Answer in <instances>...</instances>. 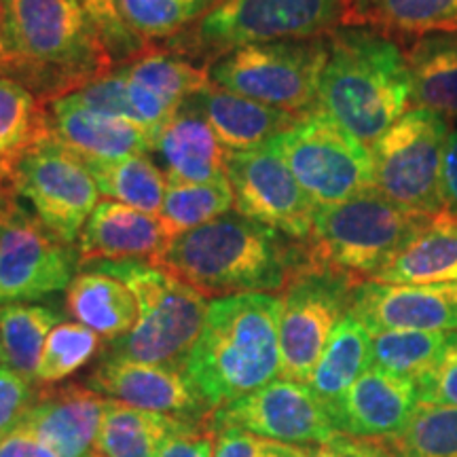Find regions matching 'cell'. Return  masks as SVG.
Here are the masks:
<instances>
[{
	"instance_id": "cell-16",
	"label": "cell",
	"mask_w": 457,
	"mask_h": 457,
	"mask_svg": "<svg viewBox=\"0 0 457 457\" xmlns=\"http://www.w3.org/2000/svg\"><path fill=\"white\" fill-rule=\"evenodd\" d=\"M83 386L114 403L185 421H205L214 413L180 369L100 358Z\"/></svg>"
},
{
	"instance_id": "cell-7",
	"label": "cell",
	"mask_w": 457,
	"mask_h": 457,
	"mask_svg": "<svg viewBox=\"0 0 457 457\" xmlns=\"http://www.w3.org/2000/svg\"><path fill=\"white\" fill-rule=\"evenodd\" d=\"M345 4L347 0H219L165 47L208 68L245 45L327 37L341 26Z\"/></svg>"
},
{
	"instance_id": "cell-13",
	"label": "cell",
	"mask_w": 457,
	"mask_h": 457,
	"mask_svg": "<svg viewBox=\"0 0 457 457\" xmlns=\"http://www.w3.org/2000/svg\"><path fill=\"white\" fill-rule=\"evenodd\" d=\"M227 179L236 212L295 242L310 239L318 205L271 145L244 153L228 151Z\"/></svg>"
},
{
	"instance_id": "cell-3",
	"label": "cell",
	"mask_w": 457,
	"mask_h": 457,
	"mask_svg": "<svg viewBox=\"0 0 457 457\" xmlns=\"http://www.w3.org/2000/svg\"><path fill=\"white\" fill-rule=\"evenodd\" d=\"M7 74L45 102L114 71V60L79 0H3Z\"/></svg>"
},
{
	"instance_id": "cell-52",
	"label": "cell",
	"mask_w": 457,
	"mask_h": 457,
	"mask_svg": "<svg viewBox=\"0 0 457 457\" xmlns=\"http://www.w3.org/2000/svg\"><path fill=\"white\" fill-rule=\"evenodd\" d=\"M13 182V168L0 163V185H11Z\"/></svg>"
},
{
	"instance_id": "cell-54",
	"label": "cell",
	"mask_w": 457,
	"mask_h": 457,
	"mask_svg": "<svg viewBox=\"0 0 457 457\" xmlns=\"http://www.w3.org/2000/svg\"><path fill=\"white\" fill-rule=\"evenodd\" d=\"M0 364H4V362H3V350H0Z\"/></svg>"
},
{
	"instance_id": "cell-2",
	"label": "cell",
	"mask_w": 457,
	"mask_h": 457,
	"mask_svg": "<svg viewBox=\"0 0 457 457\" xmlns=\"http://www.w3.org/2000/svg\"><path fill=\"white\" fill-rule=\"evenodd\" d=\"M282 299L242 293L210 301L185 373L210 409H222L278 379Z\"/></svg>"
},
{
	"instance_id": "cell-53",
	"label": "cell",
	"mask_w": 457,
	"mask_h": 457,
	"mask_svg": "<svg viewBox=\"0 0 457 457\" xmlns=\"http://www.w3.org/2000/svg\"><path fill=\"white\" fill-rule=\"evenodd\" d=\"M11 60L4 54H0V72H7Z\"/></svg>"
},
{
	"instance_id": "cell-49",
	"label": "cell",
	"mask_w": 457,
	"mask_h": 457,
	"mask_svg": "<svg viewBox=\"0 0 457 457\" xmlns=\"http://www.w3.org/2000/svg\"><path fill=\"white\" fill-rule=\"evenodd\" d=\"M312 457H353L343 434H337L333 441L324 445H313Z\"/></svg>"
},
{
	"instance_id": "cell-36",
	"label": "cell",
	"mask_w": 457,
	"mask_h": 457,
	"mask_svg": "<svg viewBox=\"0 0 457 457\" xmlns=\"http://www.w3.org/2000/svg\"><path fill=\"white\" fill-rule=\"evenodd\" d=\"M125 26L142 41H171L212 11L219 0H117Z\"/></svg>"
},
{
	"instance_id": "cell-51",
	"label": "cell",
	"mask_w": 457,
	"mask_h": 457,
	"mask_svg": "<svg viewBox=\"0 0 457 457\" xmlns=\"http://www.w3.org/2000/svg\"><path fill=\"white\" fill-rule=\"evenodd\" d=\"M0 54L7 55V43H4V7H3V0H0Z\"/></svg>"
},
{
	"instance_id": "cell-20",
	"label": "cell",
	"mask_w": 457,
	"mask_h": 457,
	"mask_svg": "<svg viewBox=\"0 0 457 457\" xmlns=\"http://www.w3.org/2000/svg\"><path fill=\"white\" fill-rule=\"evenodd\" d=\"M54 140L85 162H121L153 153L155 136L138 125L91 112L68 96L49 102Z\"/></svg>"
},
{
	"instance_id": "cell-8",
	"label": "cell",
	"mask_w": 457,
	"mask_h": 457,
	"mask_svg": "<svg viewBox=\"0 0 457 457\" xmlns=\"http://www.w3.org/2000/svg\"><path fill=\"white\" fill-rule=\"evenodd\" d=\"M327 60V37L290 38L228 51L208 66V74L214 87L305 117L318 108Z\"/></svg>"
},
{
	"instance_id": "cell-29",
	"label": "cell",
	"mask_w": 457,
	"mask_h": 457,
	"mask_svg": "<svg viewBox=\"0 0 457 457\" xmlns=\"http://www.w3.org/2000/svg\"><path fill=\"white\" fill-rule=\"evenodd\" d=\"M49 138H54L49 102L11 74L0 72V163L13 168L28 151Z\"/></svg>"
},
{
	"instance_id": "cell-39",
	"label": "cell",
	"mask_w": 457,
	"mask_h": 457,
	"mask_svg": "<svg viewBox=\"0 0 457 457\" xmlns=\"http://www.w3.org/2000/svg\"><path fill=\"white\" fill-rule=\"evenodd\" d=\"M79 3L87 11L94 26L98 28L102 41L106 43L114 62L128 64L129 60L145 54L151 47L146 41H142L138 34H134L125 26L121 13H119L117 0H79Z\"/></svg>"
},
{
	"instance_id": "cell-35",
	"label": "cell",
	"mask_w": 457,
	"mask_h": 457,
	"mask_svg": "<svg viewBox=\"0 0 457 457\" xmlns=\"http://www.w3.org/2000/svg\"><path fill=\"white\" fill-rule=\"evenodd\" d=\"M233 208V188L227 176L204 185H168L162 212L157 219L168 233L176 237L219 219Z\"/></svg>"
},
{
	"instance_id": "cell-34",
	"label": "cell",
	"mask_w": 457,
	"mask_h": 457,
	"mask_svg": "<svg viewBox=\"0 0 457 457\" xmlns=\"http://www.w3.org/2000/svg\"><path fill=\"white\" fill-rule=\"evenodd\" d=\"M373 337V364L387 373L420 381L441 362L457 333L428 330H384Z\"/></svg>"
},
{
	"instance_id": "cell-17",
	"label": "cell",
	"mask_w": 457,
	"mask_h": 457,
	"mask_svg": "<svg viewBox=\"0 0 457 457\" xmlns=\"http://www.w3.org/2000/svg\"><path fill=\"white\" fill-rule=\"evenodd\" d=\"M350 313L370 335L384 330L457 333V282L409 286L369 279L353 290Z\"/></svg>"
},
{
	"instance_id": "cell-4",
	"label": "cell",
	"mask_w": 457,
	"mask_h": 457,
	"mask_svg": "<svg viewBox=\"0 0 457 457\" xmlns=\"http://www.w3.org/2000/svg\"><path fill=\"white\" fill-rule=\"evenodd\" d=\"M327 41L318 108L370 148L413 106L404 47L386 34L356 26L335 28Z\"/></svg>"
},
{
	"instance_id": "cell-44",
	"label": "cell",
	"mask_w": 457,
	"mask_h": 457,
	"mask_svg": "<svg viewBox=\"0 0 457 457\" xmlns=\"http://www.w3.org/2000/svg\"><path fill=\"white\" fill-rule=\"evenodd\" d=\"M214 457H261L262 441L237 426L214 428Z\"/></svg>"
},
{
	"instance_id": "cell-37",
	"label": "cell",
	"mask_w": 457,
	"mask_h": 457,
	"mask_svg": "<svg viewBox=\"0 0 457 457\" xmlns=\"http://www.w3.org/2000/svg\"><path fill=\"white\" fill-rule=\"evenodd\" d=\"M102 337L79 322H60L51 330L34 386H57L102 353Z\"/></svg>"
},
{
	"instance_id": "cell-26",
	"label": "cell",
	"mask_w": 457,
	"mask_h": 457,
	"mask_svg": "<svg viewBox=\"0 0 457 457\" xmlns=\"http://www.w3.org/2000/svg\"><path fill=\"white\" fill-rule=\"evenodd\" d=\"M404 47L411 74L413 106L457 125V32H438L415 38Z\"/></svg>"
},
{
	"instance_id": "cell-14",
	"label": "cell",
	"mask_w": 457,
	"mask_h": 457,
	"mask_svg": "<svg viewBox=\"0 0 457 457\" xmlns=\"http://www.w3.org/2000/svg\"><path fill=\"white\" fill-rule=\"evenodd\" d=\"M77 270V245L55 237L21 205L0 222V307L62 293Z\"/></svg>"
},
{
	"instance_id": "cell-47",
	"label": "cell",
	"mask_w": 457,
	"mask_h": 457,
	"mask_svg": "<svg viewBox=\"0 0 457 457\" xmlns=\"http://www.w3.org/2000/svg\"><path fill=\"white\" fill-rule=\"evenodd\" d=\"M353 457H403L390 438H352L345 436Z\"/></svg>"
},
{
	"instance_id": "cell-22",
	"label": "cell",
	"mask_w": 457,
	"mask_h": 457,
	"mask_svg": "<svg viewBox=\"0 0 457 457\" xmlns=\"http://www.w3.org/2000/svg\"><path fill=\"white\" fill-rule=\"evenodd\" d=\"M170 237L157 216L119 202H100L77 242L79 265L89 261H153Z\"/></svg>"
},
{
	"instance_id": "cell-19",
	"label": "cell",
	"mask_w": 457,
	"mask_h": 457,
	"mask_svg": "<svg viewBox=\"0 0 457 457\" xmlns=\"http://www.w3.org/2000/svg\"><path fill=\"white\" fill-rule=\"evenodd\" d=\"M106 398L83 384L38 387L24 428L57 457H89L98 441Z\"/></svg>"
},
{
	"instance_id": "cell-33",
	"label": "cell",
	"mask_w": 457,
	"mask_h": 457,
	"mask_svg": "<svg viewBox=\"0 0 457 457\" xmlns=\"http://www.w3.org/2000/svg\"><path fill=\"white\" fill-rule=\"evenodd\" d=\"M85 162V159H83ZM94 176L100 195L125 204L140 212L159 216L168 191V179L153 159L136 155L121 162H85Z\"/></svg>"
},
{
	"instance_id": "cell-12",
	"label": "cell",
	"mask_w": 457,
	"mask_h": 457,
	"mask_svg": "<svg viewBox=\"0 0 457 457\" xmlns=\"http://www.w3.org/2000/svg\"><path fill=\"white\" fill-rule=\"evenodd\" d=\"M17 195L32 214L62 242H79L85 222L100 202V188L87 163L60 142L49 138L13 165Z\"/></svg>"
},
{
	"instance_id": "cell-18",
	"label": "cell",
	"mask_w": 457,
	"mask_h": 457,
	"mask_svg": "<svg viewBox=\"0 0 457 457\" xmlns=\"http://www.w3.org/2000/svg\"><path fill=\"white\" fill-rule=\"evenodd\" d=\"M420 407L417 381L370 367L350 390L327 407L337 434L352 438H392Z\"/></svg>"
},
{
	"instance_id": "cell-50",
	"label": "cell",
	"mask_w": 457,
	"mask_h": 457,
	"mask_svg": "<svg viewBox=\"0 0 457 457\" xmlns=\"http://www.w3.org/2000/svg\"><path fill=\"white\" fill-rule=\"evenodd\" d=\"M20 205V195H17L13 182L11 185H0V222L7 220Z\"/></svg>"
},
{
	"instance_id": "cell-9",
	"label": "cell",
	"mask_w": 457,
	"mask_h": 457,
	"mask_svg": "<svg viewBox=\"0 0 457 457\" xmlns=\"http://www.w3.org/2000/svg\"><path fill=\"white\" fill-rule=\"evenodd\" d=\"M270 145L316 205H335L373 191L370 148L320 108Z\"/></svg>"
},
{
	"instance_id": "cell-32",
	"label": "cell",
	"mask_w": 457,
	"mask_h": 457,
	"mask_svg": "<svg viewBox=\"0 0 457 457\" xmlns=\"http://www.w3.org/2000/svg\"><path fill=\"white\" fill-rule=\"evenodd\" d=\"M117 72L157 94L159 98L168 100L176 108H180L188 98L212 85L208 68L199 66L197 62L168 47H148L145 54L117 68Z\"/></svg>"
},
{
	"instance_id": "cell-10",
	"label": "cell",
	"mask_w": 457,
	"mask_h": 457,
	"mask_svg": "<svg viewBox=\"0 0 457 457\" xmlns=\"http://www.w3.org/2000/svg\"><path fill=\"white\" fill-rule=\"evenodd\" d=\"M449 129L443 117L411 106L370 146L373 191L413 212H441L443 153Z\"/></svg>"
},
{
	"instance_id": "cell-1",
	"label": "cell",
	"mask_w": 457,
	"mask_h": 457,
	"mask_svg": "<svg viewBox=\"0 0 457 457\" xmlns=\"http://www.w3.org/2000/svg\"><path fill=\"white\" fill-rule=\"evenodd\" d=\"M205 296L282 293L310 265L305 242L273 231L248 216L227 212L171 237L151 261Z\"/></svg>"
},
{
	"instance_id": "cell-28",
	"label": "cell",
	"mask_w": 457,
	"mask_h": 457,
	"mask_svg": "<svg viewBox=\"0 0 457 457\" xmlns=\"http://www.w3.org/2000/svg\"><path fill=\"white\" fill-rule=\"evenodd\" d=\"M373 364V337L369 328L347 313L337 324L320 356L316 369L307 381L312 392L330 407L337 398L350 390V386Z\"/></svg>"
},
{
	"instance_id": "cell-38",
	"label": "cell",
	"mask_w": 457,
	"mask_h": 457,
	"mask_svg": "<svg viewBox=\"0 0 457 457\" xmlns=\"http://www.w3.org/2000/svg\"><path fill=\"white\" fill-rule=\"evenodd\" d=\"M390 443L403 457H457V407L420 404Z\"/></svg>"
},
{
	"instance_id": "cell-31",
	"label": "cell",
	"mask_w": 457,
	"mask_h": 457,
	"mask_svg": "<svg viewBox=\"0 0 457 457\" xmlns=\"http://www.w3.org/2000/svg\"><path fill=\"white\" fill-rule=\"evenodd\" d=\"M57 324H60V312L55 307L32 305V303H11L0 307L3 362L34 384L45 343Z\"/></svg>"
},
{
	"instance_id": "cell-27",
	"label": "cell",
	"mask_w": 457,
	"mask_h": 457,
	"mask_svg": "<svg viewBox=\"0 0 457 457\" xmlns=\"http://www.w3.org/2000/svg\"><path fill=\"white\" fill-rule=\"evenodd\" d=\"M66 312L106 343L128 335L138 320L134 295L121 279L85 267L66 288Z\"/></svg>"
},
{
	"instance_id": "cell-25",
	"label": "cell",
	"mask_w": 457,
	"mask_h": 457,
	"mask_svg": "<svg viewBox=\"0 0 457 457\" xmlns=\"http://www.w3.org/2000/svg\"><path fill=\"white\" fill-rule=\"evenodd\" d=\"M375 282L430 286L457 282V216L441 210L375 276Z\"/></svg>"
},
{
	"instance_id": "cell-40",
	"label": "cell",
	"mask_w": 457,
	"mask_h": 457,
	"mask_svg": "<svg viewBox=\"0 0 457 457\" xmlns=\"http://www.w3.org/2000/svg\"><path fill=\"white\" fill-rule=\"evenodd\" d=\"M68 98L85 106L91 112L104 114V117L111 119H121V121H129L140 128L138 114H136V108L131 104L128 79L117 71L87 83L85 87L68 96Z\"/></svg>"
},
{
	"instance_id": "cell-41",
	"label": "cell",
	"mask_w": 457,
	"mask_h": 457,
	"mask_svg": "<svg viewBox=\"0 0 457 457\" xmlns=\"http://www.w3.org/2000/svg\"><path fill=\"white\" fill-rule=\"evenodd\" d=\"M37 392L32 381L15 373L7 364H0V438L24 424Z\"/></svg>"
},
{
	"instance_id": "cell-42",
	"label": "cell",
	"mask_w": 457,
	"mask_h": 457,
	"mask_svg": "<svg viewBox=\"0 0 457 457\" xmlns=\"http://www.w3.org/2000/svg\"><path fill=\"white\" fill-rule=\"evenodd\" d=\"M214 436L212 417L205 421H182L159 449L157 457H214Z\"/></svg>"
},
{
	"instance_id": "cell-55",
	"label": "cell",
	"mask_w": 457,
	"mask_h": 457,
	"mask_svg": "<svg viewBox=\"0 0 457 457\" xmlns=\"http://www.w3.org/2000/svg\"><path fill=\"white\" fill-rule=\"evenodd\" d=\"M89 457H102V455H98V453H94V455H89Z\"/></svg>"
},
{
	"instance_id": "cell-21",
	"label": "cell",
	"mask_w": 457,
	"mask_h": 457,
	"mask_svg": "<svg viewBox=\"0 0 457 457\" xmlns=\"http://www.w3.org/2000/svg\"><path fill=\"white\" fill-rule=\"evenodd\" d=\"M153 153L163 163L168 185H204L227 176L228 151L208 119L188 102L157 131Z\"/></svg>"
},
{
	"instance_id": "cell-48",
	"label": "cell",
	"mask_w": 457,
	"mask_h": 457,
	"mask_svg": "<svg viewBox=\"0 0 457 457\" xmlns=\"http://www.w3.org/2000/svg\"><path fill=\"white\" fill-rule=\"evenodd\" d=\"M261 457H312V447L276 443V441H262Z\"/></svg>"
},
{
	"instance_id": "cell-43",
	"label": "cell",
	"mask_w": 457,
	"mask_h": 457,
	"mask_svg": "<svg viewBox=\"0 0 457 457\" xmlns=\"http://www.w3.org/2000/svg\"><path fill=\"white\" fill-rule=\"evenodd\" d=\"M420 404H445L457 407V339L451 343L441 362L417 381Z\"/></svg>"
},
{
	"instance_id": "cell-23",
	"label": "cell",
	"mask_w": 457,
	"mask_h": 457,
	"mask_svg": "<svg viewBox=\"0 0 457 457\" xmlns=\"http://www.w3.org/2000/svg\"><path fill=\"white\" fill-rule=\"evenodd\" d=\"M187 102L208 119L220 145L231 153L253 151L270 145L273 138L303 119L214 85L199 91Z\"/></svg>"
},
{
	"instance_id": "cell-45",
	"label": "cell",
	"mask_w": 457,
	"mask_h": 457,
	"mask_svg": "<svg viewBox=\"0 0 457 457\" xmlns=\"http://www.w3.org/2000/svg\"><path fill=\"white\" fill-rule=\"evenodd\" d=\"M441 197L445 212L457 216V125L449 129L443 153Z\"/></svg>"
},
{
	"instance_id": "cell-24",
	"label": "cell",
	"mask_w": 457,
	"mask_h": 457,
	"mask_svg": "<svg viewBox=\"0 0 457 457\" xmlns=\"http://www.w3.org/2000/svg\"><path fill=\"white\" fill-rule=\"evenodd\" d=\"M341 26L369 28L400 45L457 32V0H347Z\"/></svg>"
},
{
	"instance_id": "cell-11",
	"label": "cell",
	"mask_w": 457,
	"mask_h": 457,
	"mask_svg": "<svg viewBox=\"0 0 457 457\" xmlns=\"http://www.w3.org/2000/svg\"><path fill=\"white\" fill-rule=\"evenodd\" d=\"M360 282L345 273L307 265L282 290L279 350L282 377L307 384L337 324L352 310Z\"/></svg>"
},
{
	"instance_id": "cell-6",
	"label": "cell",
	"mask_w": 457,
	"mask_h": 457,
	"mask_svg": "<svg viewBox=\"0 0 457 457\" xmlns=\"http://www.w3.org/2000/svg\"><path fill=\"white\" fill-rule=\"evenodd\" d=\"M434 216V214H432ZM430 220L377 191L335 205H318L307 239L310 265L345 273L356 282L375 279Z\"/></svg>"
},
{
	"instance_id": "cell-30",
	"label": "cell",
	"mask_w": 457,
	"mask_h": 457,
	"mask_svg": "<svg viewBox=\"0 0 457 457\" xmlns=\"http://www.w3.org/2000/svg\"><path fill=\"white\" fill-rule=\"evenodd\" d=\"M185 420L142 411L106 398L96 449L102 457H157Z\"/></svg>"
},
{
	"instance_id": "cell-15",
	"label": "cell",
	"mask_w": 457,
	"mask_h": 457,
	"mask_svg": "<svg viewBox=\"0 0 457 457\" xmlns=\"http://www.w3.org/2000/svg\"><path fill=\"white\" fill-rule=\"evenodd\" d=\"M212 424L214 428L237 426L265 441L303 447L324 445L337 436L327 407L312 387L284 377L216 409Z\"/></svg>"
},
{
	"instance_id": "cell-46",
	"label": "cell",
	"mask_w": 457,
	"mask_h": 457,
	"mask_svg": "<svg viewBox=\"0 0 457 457\" xmlns=\"http://www.w3.org/2000/svg\"><path fill=\"white\" fill-rule=\"evenodd\" d=\"M0 457H57L41 438L20 426L0 438Z\"/></svg>"
},
{
	"instance_id": "cell-5",
	"label": "cell",
	"mask_w": 457,
	"mask_h": 457,
	"mask_svg": "<svg viewBox=\"0 0 457 457\" xmlns=\"http://www.w3.org/2000/svg\"><path fill=\"white\" fill-rule=\"evenodd\" d=\"M83 267L121 279L138 305L134 328L121 339L104 343L100 358L185 370L204 328L208 296L151 261H89L79 270Z\"/></svg>"
}]
</instances>
